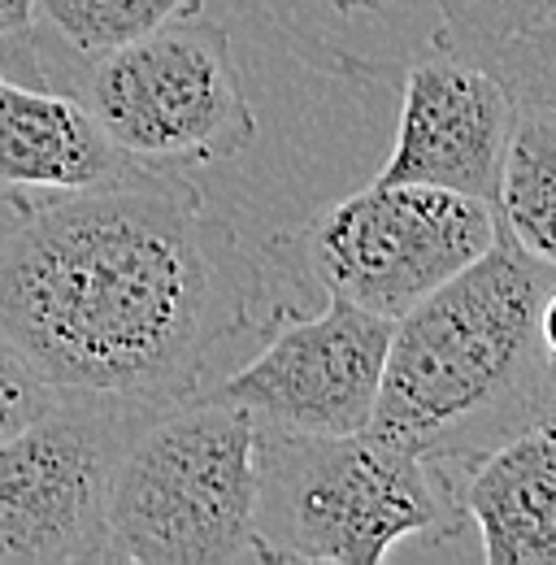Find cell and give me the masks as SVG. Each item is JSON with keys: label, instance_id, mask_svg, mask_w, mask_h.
<instances>
[{"label": "cell", "instance_id": "obj_1", "mask_svg": "<svg viewBox=\"0 0 556 565\" xmlns=\"http://www.w3.org/2000/svg\"><path fill=\"white\" fill-rule=\"evenodd\" d=\"M261 266L183 170L26 201L0 235V335L57 392L170 405L253 327Z\"/></svg>", "mask_w": 556, "mask_h": 565}, {"label": "cell", "instance_id": "obj_2", "mask_svg": "<svg viewBox=\"0 0 556 565\" xmlns=\"http://www.w3.org/2000/svg\"><path fill=\"white\" fill-rule=\"evenodd\" d=\"M553 279V266L495 226L487 253L392 322L365 430L426 457L435 470H452L535 423L539 305Z\"/></svg>", "mask_w": 556, "mask_h": 565}, {"label": "cell", "instance_id": "obj_3", "mask_svg": "<svg viewBox=\"0 0 556 565\" xmlns=\"http://www.w3.org/2000/svg\"><path fill=\"white\" fill-rule=\"evenodd\" d=\"M443 475L374 430L309 435L257 423L261 565H378L457 526Z\"/></svg>", "mask_w": 556, "mask_h": 565}, {"label": "cell", "instance_id": "obj_4", "mask_svg": "<svg viewBox=\"0 0 556 565\" xmlns=\"http://www.w3.org/2000/svg\"><path fill=\"white\" fill-rule=\"evenodd\" d=\"M105 526L109 562L261 565L253 414L213 392L148 409L114 466Z\"/></svg>", "mask_w": 556, "mask_h": 565}, {"label": "cell", "instance_id": "obj_5", "mask_svg": "<svg viewBox=\"0 0 556 565\" xmlns=\"http://www.w3.org/2000/svg\"><path fill=\"white\" fill-rule=\"evenodd\" d=\"M40 66L148 170L231 161L257 140L231 35L201 9L100 57H66L57 66L40 57Z\"/></svg>", "mask_w": 556, "mask_h": 565}, {"label": "cell", "instance_id": "obj_6", "mask_svg": "<svg viewBox=\"0 0 556 565\" xmlns=\"http://www.w3.org/2000/svg\"><path fill=\"white\" fill-rule=\"evenodd\" d=\"M148 409L157 405L53 392L0 439V565L109 562L114 466Z\"/></svg>", "mask_w": 556, "mask_h": 565}, {"label": "cell", "instance_id": "obj_7", "mask_svg": "<svg viewBox=\"0 0 556 565\" xmlns=\"http://www.w3.org/2000/svg\"><path fill=\"white\" fill-rule=\"evenodd\" d=\"M495 210L421 183H370L304 226V262L331 296L396 322L495 239Z\"/></svg>", "mask_w": 556, "mask_h": 565}, {"label": "cell", "instance_id": "obj_8", "mask_svg": "<svg viewBox=\"0 0 556 565\" xmlns=\"http://www.w3.org/2000/svg\"><path fill=\"white\" fill-rule=\"evenodd\" d=\"M392 322L327 291V309L278 327V335L226 374L213 396L253 414V423L352 435L374 418Z\"/></svg>", "mask_w": 556, "mask_h": 565}, {"label": "cell", "instance_id": "obj_9", "mask_svg": "<svg viewBox=\"0 0 556 565\" xmlns=\"http://www.w3.org/2000/svg\"><path fill=\"white\" fill-rule=\"evenodd\" d=\"M513 96L474 62L435 49L405 78L400 127L374 183H421L495 205Z\"/></svg>", "mask_w": 556, "mask_h": 565}, {"label": "cell", "instance_id": "obj_10", "mask_svg": "<svg viewBox=\"0 0 556 565\" xmlns=\"http://www.w3.org/2000/svg\"><path fill=\"white\" fill-rule=\"evenodd\" d=\"M87 105L40 66L35 35L0 44V196L26 205L136 174Z\"/></svg>", "mask_w": 556, "mask_h": 565}, {"label": "cell", "instance_id": "obj_11", "mask_svg": "<svg viewBox=\"0 0 556 565\" xmlns=\"http://www.w3.org/2000/svg\"><path fill=\"white\" fill-rule=\"evenodd\" d=\"M491 565H556V426L526 423L439 470Z\"/></svg>", "mask_w": 556, "mask_h": 565}, {"label": "cell", "instance_id": "obj_12", "mask_svg": "<svg viewBox=\"0 0 556 565\" xmlns=\"http://www.w3.org/2000/svg\"><path fill=\"white\" fill-rule=\"evenodd\" d=\"M435 49L487 71L513 105H556V0H435Z\"/></svg>", "mask_w": 556, "mask_h": 565}, {"label": "cell", "instance_id": "obj_13", "mask_svg": "<svg viewBox=\"0 0 556 565\" xmlns=\"http://www.w3.org/2000/svg\"><path fill=\"white\" fill-rule=\"evenodd\" d=\"M500 231L556 270V105H517L495 183Z\"/></svg>", "mask_w": 556, "mask_h": 565}, {"label": "cell", "instance_id": "obj_14", "mask_svg": "<svg viewBox=\"0 0 556 565\" xmlns=\"http://www.w3.org/2000/svg\"><path fill=\"white\" fill-rule=\"evenodd\" d=\"M196 9L201 0H35V31L57 40L66 57H100Z\"/></svg>", "mask_w": 556, "mask_h": 565}, {"label": "cell", "instance_id": "obj_15", "mask_svg": "<svg viewBox=\"0 0 556 565\" xmlns=\"http://www.w3.org/2000/svg\"><path fill=\"white\" fill-rule=\"evenodd\" d=\"M53 392L57 387H49L35 374V365L0 335V439L31 423L53 401Z\"/></svg>", "mask_w": 556, "mask_h": 565}, {"label": "cell", "instance_id": "obj_16", "mask_svg": "<svg viewBox=\"0 0 556 565\" xmlns=\"http://www.w3.org/2000/svg\"><path fill=\"white\" fill-rule=\"evenodd\" d=\"M35 35V0H0V44Z\"/></svg>", "mask_w": 556, "mask_h": 565}, {"label": "cell", "instance_id": "obj_17", "mask_svg": "<svg viewBox=\"0 0 556 565\" xmlns=\"http://www.w3.org/2000/svg\"><path fill=\"white\" fill-rule=\"evenodd\" d=\"M535 423L556 426V374L553 370H544V374H539V392H535Z\"/></svg>", "mask_w": 556, "mask_h": 565}, {"label": "cell", "instance_id": "obj_18", "mask_svg": "<svg viewBox=\"0 0 556 565\" xmlns=\"http://www.w3.org/2000/svg\"><path fill=\"white\" fill-rule=\"evenodd\" d=\"M335 9H344V13H374V9H383L387 0H331Z\"/></svg>", "mask_w": 556, "mask_h": 565}, {"label": "cell", "instance_id": "obj_19", "mask_svg": "<svg viewBox=\"0 0 556 565\" xmlns=\"http://www.w3.org/2000/svg\"><path fill=\"white\" fill-rule=\"evenodd\" d=\"M18 210H22V205H18V201H9V196H0V235H4V231H9V222H13V217H18Z\"/></svg>", "mask_w": 556, "mask_h": 565}]
</instances>
